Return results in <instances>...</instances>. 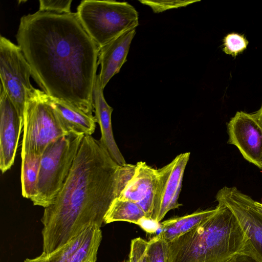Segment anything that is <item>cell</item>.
Returning <instances> with one entry per match:
<instances>
[{"label": "cell", "instance_id": "cell-19", "mask_svg": "<svg viewBox=\"0 0 262 262\" xmlns=\"http://www.w3.org/2000/svg\"><path fill=\"white\" fill-rule=\"evenodd\" d=\"M146 217L144 211L136 203L127 199L116 198L112 202L104 217V223L125 221L138 225Z\"/></svg>", "mask_w": 262, "mask_h": 262}, {"label": "cell", "instance_id": "cell-24", "mask_svg": "<svg viewBox=\"0 0 262 262\" xmlns=\"http://www.w3.org/2000/svg\"><path fill=\"white\" fill-rule=\"evenodd\" d=\"M148 242L137 237L132 240L129 256L135 262H147L146 251Z\"/></svg>", "mask_w": 262, "mask_h": 262}, {"label": "cell", "instance_id": "cell-12", "mask_svg": "<svg viewBox=\"0 0 262 262\" xmlns=\"http://www.w3.org/2000/svg\"><path fill=\"white\" fill-rule=\"evenodd\" d=\"M24 119L3 88H0V169L3 173L13 165Z\"/></svg>", "mask_w": 262, "mask_h": 262}, {"label": "cell", "instance_id": "cell-23", "mask_svg": "<svg viewBox=\"0 0 262 262\" xmlns=\"http://www.w3.org/2000/svg\"><path fill=\"white\" fill-rule=\"evenodd\" d=\"M72 0H40L39 11L57 14L71 12Z\"/></svg>", "mask_w": 262, "mask_h": 262}, {"label": "cell", "instance_id": "cell-13", "mask_svg": "<svg viewBox=\"0 0 262 262\" xmlns=\"http://www.w3.org/2000/svg\"><path fill=\"white\" fill-rule=\"evenodd\" d=\"M157 179L156 169L145 162H138L133 177L119 198L136 203L145 212L146 218L152 219Z\"/></svg>", "mask_w": 262, "mask_h": 262}, {"label": "cell", "instance_id": "cell-8", "mask_svg": "<svg viewBox=\"0 0 262 262\" xmlns=\"http://www.w3.org/2000/svg\"><path fill=\"white\" fill-rule=\"evenodd\" d=\"M215 198L231 210L244 232L246 242L240 253L262 262V214L253 207V199L234 186L223 187Z\"/></svg>", "mask_w": 262, "mask_h": 262}, {"label": "cell", "instance_id": "cell-1", "mask_svg": "<svg viewBox=\"0 0 262 262\" xmlns=\"http://www.w3.org/2000/svg\"><path fill=\"white\" fill-rule=\"evenodd\" d=\"M16 39L42 91L93 114L99 48L76 12L24 15Z\"/></svg>", "mask_w": 262, "mask_h": 262}, {"label": "cell", "instance_id": "cell-30", "mask_svg": "<svg viewBox=\"0 0 262 262\" xmlns=\"http://www.w3.org/2000/svg\"><path fill=\"white\" fill-rule=\"evenodd\" d=\"M261 203L262 204V198H261Z\"/></svg>", "mask_w": 262, "mask_h": 262}, {"label": "cell", "instance_id": "cell-17", "mask_svg": "<svg viewBox=\"0 0 262 262\" xmlns=\"http://www.w3.org/2000/svg\"><path fill=\"white\" fill-rule=\"evenodd\" d=\"M217 211L216 206L214 209L197 211L165 221L160 224L161 231L156 236L167 243H170L205 222Z\"/></svg>", "mask_w": 262, "mask_h": 262}, {"label": "cell", "instance_id": "cell-15", "mask_svg": "<svg viewBox=\"0 0 262 262\" xmlns=\"http://www.w3.org/2000/svg\"><path fill=\"white\" fill-rule=\"evenodd\" d=\"M93 105L97 122L99 124L101 136L99 140L111 158L119 165H125L126 162L115 140L111 116L113 108L106 102L103 95L99 75L96 76L93 93Z\"/></svg>", "mask_w": 262, "mask_h": 262}, {"label": "cell", "instance_id": "cell-9", "mask_svg": "<svg viewBox=\"0 0 262 262\" xmlns=\"http://www.w3.org/2000/svg\"><path fill=\"white\" fill-rule=\"evenodd\" d=\"M189 152L180 154L171 162L157 169V179L152 220L160 222L170 210L182 205L178 199Z\"/></svg>", "mask_w": 262, "mask_h": 262}, {"label": "cell", "instance_id": "cell-6", "mask_svg": "<svg viewBox=\"0 0 262 262\" xmlns=\"http://www.w3.org/2000/svg\"><path fill=\"white\" fill-rule=\"evenodd\" d=\"M23 127L21 154L42 155L50 143L71 133L52 105L49 96L36 89L26 100Z\"/></svg>", "mask_w": 262, "mask_h": 262}, {"label": "cell", "instance_id": "cell-11", "mask_svg": "<svg viewBox=\"0 0 262 262\" xmlns=\"http://www.w3.org/2000/svg\"><path fill=\"white\" fill-rule=\"evenodd\" d=\"M101 239L100 227L91 226L58 249L24 262H96Z\"/></svg>", "mask_w": 262, "mask_h": 262}, {"label": "cell", "instance_id": "cell-27", "mask_svg": "<svg viewBox=\"0 0 262 262\" xmlns=\"http://www.w3.org/2000/svg\"><path fill=\"white\" fill-rule=\"evenodd\" d=\"M252 205L255 209L262 214V204L252 200Z\"/></svg>", "mask_w": 262, "mask_h": 262}, {"label": "cell", "instance_id": "cell-2", "mask_svg": "<svg viewBox=\"0 0 262 262\" xmlns=\"http://www.w3.org/2000/svg\"><path fill=\"white\" fill-rule=\"evenodd\" d=\"M136 165H118L99 140L84 135L64 183L41 221L43 252L58 249L91 226L101 227Z\"/></svg>", "mask_w": 262, "mask_h": 262}, {"label": "cell", "instance_id": "cell-28", "mask_svg": "<svg viewBox=\"0 0 262 262\" xmlns=\"http://www.w3.org/2000/svg\"><path fill=\"white\" fill-rule=\"evenodd\" d=\"M256 113L262 122V104L260 108Z\"/></svg>", "mask_w": 262, "mask_h": 262}, {"label": "cell", "instance_id": "cell-21", "mask_svg": "<svg viewBox=\"0 0 262 262\" xmlns=\"http://www.w3.org/2000/svg\"><path fill=\"white\" fill-rule=\"evenodd\" d=\"M248 41L244 35L231 33L223 39V51L228 55L235 57L246 49Z\"/></svg>", "mask_w": 262, "mask_h": 262}, {"label": "cell", "instance_id": "cell-20", "mask_svg": "<svg viewBox=\"0 0 262 262\" xmlns=\"http://www.w3.org/2000/svg\"><path fill=\"white\" fill-rule=\"evenodd\" d=\"M146 255L147 262H168L167 243L154 236L148 241Z\"/></svg>", "mask_w": 262, "mask_h": 262}, {"label": "cell", "instance_id": "cell-3", "mask_svg": "<svg viewBox=\"0 0 262 262\" xmlns=\"http://www.w3.org/2000/svg\"><path fill=\"white\" fill-rule=\"evenodd\" d=\"M217 211L168 245V262H225L240 253L246 236L231 210L217 202Z\"/></svg>", "mask_w": 262, "mask_h": 262}, {"label": "cell", "instance_id": "cell-25", "mask_svg": "<svg viewBox=\"0 0 262 262\" xmlns=\"http://www.w3.org/2000/svg\"><path fill=\"white\" fill-rule=\"evenodd\" d=\"M138 225L149 233H154L160 228V224L159 222L146 217L142 219Z\"/></svg>", "mask_w": 262, "mask_h": 262}, {"label": "cell", "instance_id": "cell-16", "mask_svg": "<svg viewBox=\"0 0 262 262\" xmlns=\"http://www.w3.org/2000/svg\"><path fill=\"white\" fill-rule=\"evenodd\" d=\"M49 98L52 105L71 133L92 135L95 132L97 120L93 114L59 99Z\"/></svg>", "mask_w": 262, "mask_h": 262}, {"label": "cell", "instance_id": "cell-10", "mask_svg": "<svg viewBox=\"0 0 262 262\" xmlns=\"http://www.w3.org/2000/svg\"><path fill=\"white\" fill-rule=\"evenodd\" d=\"M227 143L262 170V122L256 112H237L227 124Z\"/></svg>", "mask_w": 262, "mask_h": 262}, {"label": "cell", "instance_id": "cell-18", "mask_svg": "<svg viewBox=\"0 0 262 262\" xmlns=\"http://www.w3.org/2000/svg\"><path fill=\"white\" fill-rule=\"evenodd\" d=\"M21 182L23 196L31 200L36 194L41 155L33 152L21 154Z\"/></svg>", "mask_w": 262, "mask_h": 262}, {"label": "cell", "instance_id": "cell-22", "mask_svg": "<svg viewBox=\"0 0 262 262\" xmlns=\"http://www.w3.org/2000/svg\"><path fill=\"white\" fill-rule=\"evenodd\" d=\"M199 1H147L139 2L150 7L154 13H160L168 9L185 7Z\"/></svg>", "mask_w": 262, "mask_h": 262}, {"label": "cell", "instance_id": "cell-4", "mask_svg": "<svg viewBox=\"0 0 262 262\" xmlns=\"http://www.w3.org/2000/svg\"><path fill=\"white\" fill-rule=\"evenodd\" d=\"M76 13L99 48L139 25L138 12L125 2L84 0L77 7Z\"/></svg>", "mask_w": 262, "mask_h": 262}, {"label": "cell", "instance_id": "cell-26", "mask_svg": "<svg viewBox=\"0 0 262 262\" xmlns=\"http://www.w3.org/2000/svg\"><path fill=\"white\" fill-rule=\"evenodd\" d=\"M225 262H257V261L247 254L238 253L232 256Z\"/></svg>", "mask_w": 262, "mask_h": 262}, {"label": "cell", "instance_id": "cell-5", "mask_svg": "<svg viewBox=\"0 0 262 262\" xmlns=\"http://www.w3.org/2000/svg\"><path fill=\"white\" fill-rule=\"evenodd\" d=\"M84 135L77 133L50 143L42 154L34 205L45 208L54 201L71 170Z\"/></svg>", "mask_w": 262, "mask_h": 262}, {"label": "cell", "instance_id": "cell-14", "mask_svg": "<svg viewBox=\"0 0 262 262\" xmlns=\"http://www.w3.org/2000/svg\"><path fill=\"white\" fill-rule=\"evenodd\" d=\"M136 30V28L127 30L99 48L98 63L100 65V71L98 75L103 89L126 61Z\"/></svg>", "mask_w": 262, "mask_h": 262}, {"label": "cell", "instance_id": "cell-7", "mask_svg": "<svg viewBox=\"0 0 262 262\" xmlns=\"http://www.w3.org/2000/svg\"><path fill=\"white\" fill-rule=\"evenodd\" d=\"M31 76L30 67L19 47L1 35V86L23 119L26 100L35 89L31 83Z\"/></svg>", "mask_w": 262, "mask_h": 262}, {"label": "cell", "instance_id": "cell-29", "mask_svg": "<svg viewBox=\"0 0 262 262\" xmlns=\"http://www.w3.org/2000/svg\"><path fill=\"white\" fill-rule=\"evenodd\" d=\"M122 262H135L134 259L130 256L128 259H125Z\"/></svg>", "mask_w": 262, "mask_h": 262}]
</instances>
